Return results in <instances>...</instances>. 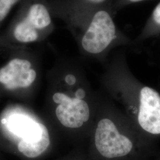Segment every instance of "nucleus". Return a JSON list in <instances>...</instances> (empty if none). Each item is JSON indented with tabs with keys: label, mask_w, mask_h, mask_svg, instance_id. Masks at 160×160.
Here are the masks:
<instances>
[{
	"label": "nucleus",
	"mask_w": 160,
	"mask_h": 160,
	"mask_svg": "<svg viewBox=\"0 0 160 160\" xmlns=\"http://www.w3.org/2000/svg\"><path fill=\"white\" fill-rule=\"evenodd\" d=\"M71 98L67 94L62 92H57L53 96V100L57 104H63L66 103Z\"/></svg>",
	"instance_id": "8"
},
{
	"label": "nucleus",
	"mask_w": 160,
	"mask_h": 160,
	"mask_svg": "<svg viewBox=\"0 0 160 160\" xmlns=\"http://www.w3.org/2000/svg\"><path fill=\"white\" fill-rule=\"evenodd\" d=\"M95 145L100 154L108 158L124 157L133 148L131 139L121 133L114 122L107 118L97 124Z\"/></svg>",
	"instance_id": "2"
},
{
	"label": "nucleus",
	"mask_w": 160,
	"mask_h": 160,
	"mask_svg": "<svg viewBox=\"0 0 160 160\" xmlns=\"http://www.w3.org/2000/svg\"><path fill=\"white\" fill-rule=\"evenodd\" d=\"M58 119L63 126L78 128L90 118V109L83 100L71 98L68 101L58 106L55 110Z\"/></svg>",
	"instance_id": "7"
},
{
	"label": "nucleus",
	"mask_w": 160,
	"mask_h": 160,
	"mask_svg": "<svg viewBox=\"0 0 160 160\" xmlns=\"http://www.w3.org/2000/svg\"><path fill=\"white\" fill-rule=\"evenodd\" d=\"M65 81L69 86H72L76 82V78L73 75L69 74L66 76Z\"/></svg>",
	"instance_id": "9"
},
{
	"label": "nucleus",
	"mask_w": 160,
	"mask_h": 160,
	"mask_svg": "<svg viewBox=\"0 0 160 160\" xmlns=\"http://www.w3.org/2000/svg\"><path fill=\"white\" fill-rule=\"evenodd\" d=\"M29 61L14 58L0 69V82L6 88L14 90L31 86L36 77Z\"/></svg>",
	"instance_id": "6"
},
{
	"label": "nucleus",
	"mask_w": 160,
	"mask_h": 160,
	"mask_svg": "<svg viewBox=\"0 0 160 160\" xmlns=\"http://www.w3.org/2000/svg\"><path fill=\"white\" fill-rule=\"evenodd\" d=\"M51 23V18L46 7L35 4L29 8L27 16L16 24L12 35L22 43L33 42L39 38V32Z\"/></svg>",
	"instance_id": "4"
},
{
	"label": "nucleus",
	"mask_w": 160,
	"mask_h": 160,
	"mask_svg": "<svg viewBox=\"0 0 160 160\" xmlns=\"http://www.w3.org/2000/svg\"><path fill=\"white\" fill-rule=\"evenodd\" d=\"M119 32L109 12L99 10L92 17L81 40V45L87 52L98 54L104 51L119 39Z\"/></svg>",
	"instance_id": "1"
},
{
	"label": "nucleus",
	"mask_w": 160,
	"mask_h": 160,
	"mask_svg": "<svg viewBox=\"0 0 160 160\" xmlns=\"http://www.w3.org/2000/svg\"><path fill=\"white\" fill-rule=\"evenodd\" d=\"M137 120L144 131L160 135V94L148 86L139 92Z\"/></svg>",
	"instance_id": "5"
},
{
	"label": "nucleus",
	"mask_w": 160,
	"mask_h": 160,
	"mask_svg": "<svg viewBox=\"0 0 160 160\" xmlns=\"http://www.w3.org/2000/svg\"><path fill=\"white\" fill-rule=\"evenodd\" d=\"M92 2H96V3H98V2H103V1L104 0H90Z\"/></svg>",
	"instance_id": "11"
},
{
	"label": "nucleus",
	"mask_w": 160,
	"mask_h": 160,
	"mask_svg": "<svg viewBox=\"0 0 160 160\" xmlns=\"http://www.w3.org/2000/svg\"><path fill=\"white\" fill-rule=\"evenodd\" d=\"M75 97L79 99L82 100L86 96V92L82 88H79L75 93Z\"/></svg>",
	"instance_id": "10"
},
{
	"label": "nucleus",
	"mask_w": 160,
	"mask_h": 160,
	"mask_svg": "<svg viewBox=\"0 0 160 160\" xmlns=\"http://www.w3.org/2000/svg\"><path fill=\"white\" fill-rule=\"evenodd\" d=\"M15 127L22 137L18 149L28 158H36L44 152L50 144L49 132L43 124L22 116Z\"/></svg>",
	"instance_id": "3"
},
{
	"label": "nucleus",
	"mask_w": 160,
	"mask_h": 160,
	"mask_svg": "<svg viewBox=\"0 0 160 160\" xmlns=\"http://www.w3.org/2000/svg\"><path fill=\"white\" fill-rule=\"evenodd\" d=\"M2 123H3V124H5V123H7V120L6 119H3L2 120Z\"/></svg>",
	"instance_id": "12"
}]
</instances>
